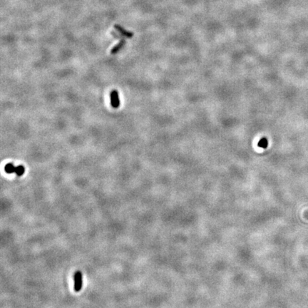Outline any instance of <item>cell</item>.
Returning <instances> with one entry per match:
<instances>
[{"label": "cell", "instance_id": "obj_1", "mask_svg": "<svg viewBox=\"0 0 308 308\" xmlns=\"http://www.w3.org/2000/svg\"><path fill=\"white\" fill-rule=\"evenodd\" d=\"M5 171L6 173H8V174H11V173H16V175H17V176H22V175H24V173L25 172V168L22 165H18L17 167H15L13 163H7V164L5 165Z\"/></svg>", "mask_w": 308, "mask_h": 308}, {"label": "cell", "instance_id": "obj_2", "mask_svg": "<svg viewBox=\"0 0 308 308\" xmlns=\"http://www.w3.org/2000/svg\"><path fill=\"white\" fill-rule=\"evenodd\" d=\"M74 290L76 292H79L82 288L83 280H82V273L81 271H76L74 274Z\"/></svg>", "mask_w": 308, "mask_h": 308}, {"label": "cell", "instance_id": "obj_3", "mask_svg": "<svg viewBox=\"0 0 308 308\" xmlns=\"http://www.w3.org/2000/svg\"><path fill=\"white\" fill-rule=\"evenodd\" d=\"M111 104L112 106L114 108H118L120 106V101H119L118 91L116 90H113L111 92Z\"/></svg>", "mask_w": 308, "mask_h": 308}, {"label": "cell", "instance_id": "obj_4", "mask_svg": "<svg viewBox=\"0 0 308 308\" xmlns=\"http://www.w3.org/2000/svg\"><path fill=\"white\" fill-rule=\"evenodd\" d=\"M114 29H116V30L118 31L120 33L121 35H122V36L126 37V38H131V37H133V32H131V31L126 30L123 27H122L119 24H115Z\"/></svg>", "mask_w": 308, "mask_h": 308}, {"label": "cell", "instance_id": "obj_5", "mask_svg": "<svg viewBox=\"0 0 308 308\" xmlns=\"http://www.w3.org/2000/svg\"><path fill=\"white\" fill-rule=\"evenodd\" d=\"M126 44V40L124 39H121L120 41L118 44H116V46H114V47L112 48V51H111V54H116L118 53V52L120 51V50L123 47V46L125 45Z\"/></svg>", "mask_w": 308, "mask_h": 308}, {"label": "cell", "instance_id": "obj_6", "mask_svg": "<svg viewBox=\"0 0 308 308\" xmlns=\"http://www.w3.org/2000/svg\"><path fill=\"white\" fill-rule=\"evenodd\" d=\"M268 146V141L266 138H263L258 142V146L262 148H266Z\"/></svg>", "mask_w": 308, "mask_h": 308}]
</instances>
